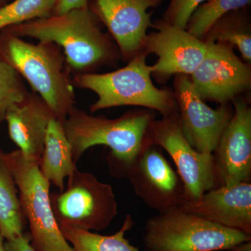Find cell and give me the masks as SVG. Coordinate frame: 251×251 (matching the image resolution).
<instances>
[{"instance_id": "obj_17", "label": "cell", "mask_w": 251, "mask_h": 251, "mask_svg": "<svg viewBox=\"0 0 251 251\" xmlns=\"http://www.w3.org/2000/svg\"><path fill=\"white\" fill-rule=\"evenodd\" d=\"M39 167L43 176L59 191L65 188L64 179L77 169L63 122L57 119H52L48 126Z\"/></svg>"}, {"instance_id": "obj_8", "label": "cell", "mask_w": 251, "mask_h": 251, "mask_svg": "<svg viewBox=\"0 0 251 251\" xmlns=\"http://www.w3.org/2000/svg\"><path fill=\"white\" fill-rule=\"evenodd\" d=\"M151 141L169 153L184 184L186 201L197 199L215 188L218 178L212 153L201 152L190 144L182 129L179 112L153 120Z\"/></svg>"}, {"instance_id": "obj_5", "label": "cell", "mask_w": 251, "mask_h": 251, "mask_svg": "<svg viewBox=\"0 0 251 251\" xmlns=\"http://www.w3.org/2000/svg\"><path fill=\"white\" fill-rule=\"evenodd\" d=\"M251 240V236L244 232L179 208L149 220L144 236L147 251H229Z\"/></svg>"}, {"instance_id": "obj_14", "label": "cell", "mask_w": 251, "mask_h": 251, "mask_svg": "<svg viewBox=\"0 0 251 251\" xmlns=\"http://www.w3.org/2000/svg\"><path fill=\"white\" fill-rule=\"evenodd\" d=\"M232 103V116L214 151L221 186H232L251 179V108L249 102L238 97Z\"/></svg>"}, {"instance_id": "obj_22", "label": "cell", "mask_w": 251, "mask_h": 251, "mask_svg": "<svg viewBox=\"0 0 251 251\" xmlns=\"http://www.w3.org/2000/svg\"><path fill=\"white\" fill-rule=\"evenodd\" d=\"M57 0H14L0 8V31L53 14Z\"/></svg>"}, {"instance_id": "obj_16", "label": "cell", "mask_w": 251, "mask_h": 251, "mask_svg": "<svg viewBox=\"0 0 251 251\" xmlns=\"http://www.w3.org/2000/svg\"><path fill=\"white\" fill-rule=\"evenodd\" d=\"M53 118L55 115L45 100L37 94L29 92L22 100L8 110L5 121L10 138L18 150L39 162L48 126Z\"/></svg>"}, {"instance_id": "obj_11", "label": "cell", "mask_w": 251, "mask_h": 251, "mask_svg": "<svg viewBox=\"0 0 251 251\" xmlns=\"http://www.w3.org/2000/svg\"><path fill=\"white\" fill-rule=\"evenodd\" d=\"M126 177L137 196L160 213L179 208L186 201L179 175L152 142L145 145Z\"/></svg>"}, {"instance_id": "obj_4", "label": "cell", "mask_w": 251, "mask_h": 251, "mask_svg": "<svg viewBox=\"0 0 251 251\" xmlns=\"http://www.w3.org/2000/svg\"><path fill=\"white\" fill-rule=\"evenodd\" d=\"M148 54L142 51L121 69L112 72L77 74L73 78L74 87L92 91L97 100L90 105L94 112L114 107H145L162 116L178 112L174 92L159 89L151 80Z\"/></svg>"}, {"instance_id": "obj_6", "label": "cell", "mask_w": 251, "mask_h": 251, "mask_svg": "<svg viewBox=\"0 0 251 251\" xmlns=\"http://www.w3.org/2000/svg\"><path fill=\"white\" fill-rule=\"evenodd\" d=\"M20 202L29 224L31 245L37 251H74L63 235L50 202V183L41 174L39 161L19 150L6 153Z\"/></svg>"}, {"instance_id": "obj_12", "label": "cell", "mask_w": 251, "mask_h": 251, "mask_svg": "<svg viewBox=\"0 0 251 251\" xmlns=\"http://www.w3.org/2000/svg\"><path fill=\"white\" fill-rule=\"evenodd\" d=\"M173 92L185 136L197 151L212 153L233 108L229 103L210 108L195 90L188 75H175Z\"/></svg>"}, {"instance_id": "obj_23", "label": "cell", "mask_w": 251, "mask_h": 251, "mask_svg": "<svg viewBox=\"0 0 251 251\" xmlns=\"http://www.w3.org/2000/svg\"><path fill=\"white\" fill-rule=\"evenodd\" d=\"M28 93L22 77L0 56V124L5 121L8 110Z\"/></svg>"}, {"instance_id": "obj_27", "label": "cell", "mask_w": 251, "mask_h": 251, "mask_svg": "<svg viewBox=\"0 0 251 251\" xmlns=\"http://www.w3.org/2000/svg\"><path fill=\"white\" fill-rule=\"evenodd\" d=\"M4 237L0 234V251H6L4 247Z\"/></svg>"}, {"instance_id": "obj_20", "label": "cell", "mask_w": 251, "mask_h": 251, "mask_svg": "<svg viewBox=\"0 0 251 251\" xmlns=\"http://www.w3.org/2000/svg\"><path fill=\"white\" fill-rule=\"evenodd\" d=\"M133 225V218L130 214H127L120 230L108 236L67 226H59L74 251H141L131 245L125 237Z\"/></svg>"}, {"instance_id": "obj_9", "label": "cell", "mask_w": 251, "mask_h": 251, "mask_svg": "<svg viewBox=\"0 0 251 251\" xmlns=\"http://www.w3.org/2000/svg\"><path fill=\"white\" fill-rule=\"evenodd\" d=\"M202 62L189 76L204 101L229 103L250 90L251 64L238 57L234 48L221 43H206Z\"/></svg>"}, {"instance_id": "obj_15", "label": "cell", "mask_w": 251, "mask_h": 251, "mask_svg": "<svg viewBox=\"0 0 251 251\" xmlns=\"http://www.w3.org/2000/svg\"><path fill=\"white\" fill-rule=\"evenodd\" d=\"M181 211L251 236V184L221 186L197 199L186 201Z\"/></svg>"}, {"instance_id": "obj_19", "label": "cell", "mask_w": 251, "mask_h": 251, "mask_svg": "<svg viewBox=\"0 0 251 251\" xmlns=\"http://www.w3.org/2000/svg\"><path fill=\"white\" fill-rule=\"evenodd\" d=\"M206 43H221L237 49L242 59L251 63V26L242 9L232 11L213 24L202 39Z\"/></svg>"}, {"instance_id": "obj_7", "label": "cell", "mask_w": 251, "mask_h": 251, "mask_svg": "<svg viewBox=\"0 0 251 251\" xmlns=\"http://www.w3.org/2000/svg\"><path fill=\"white\" fill-rule=\"evenodd\" d=\"M50 202L59 226L82 230H103L117 214L112 186L77 168L68 177L67 188L51 193Z\"/></svg>"}, {"instance_id": "obj_28", "label": "cell", "mask_w": 251, "mask_h": 251, "mask_svg": "<svg viewBox=\"0 0 251 251\" xmlns=\"http://www.w3.org/2000/svg\"><path fill=\"white\" fill-rule=\"evenodd\" d=\"M6 4V0H0V8Z\"/></svg>"}, {"instance_id": "obj_26", "label": "cell", "mask_w": 251, "mask_h": 251, "mask_svg": "<svg viewBox=\"0 0 251 251\" xmlns=\"http://www.w3.org/2000/svg\"><path fill=\"white\" fill-rule=\"evenodd\" d=\"M89 0H57L53 14H62L73 9L88 6Z\"/></svg>"}, {"instance_id": "obj_1", "label": "cell", "mask_w": 251, "mask_h": 251, "mask_svg": "<svg viewBox=\"0 0 251 251\" xmlns=\"http://www.w3.org/2000/svg\"><path fill=\"white\" fill-rule=\"evenodd\" d=\"M2 30L23 39L32 38L58 46L75 75L94 73L103 66L114 65L122 58L115 41L102 31L98 18L88 6Z\"/></svg>"}, {"instance_id": "obj_3", "label": "cell", "mask_w": 251, "mask_h": 251, "mask_svg": "<svg viewBox=\"0 0 251 251\" xmlns=\"http://www.w3.org/2000/svg\"><path fill=\"white\" fill-rule=\"evenodd\" d=\"M0 56L30 85L64 122L75 108L71 71L60 48L53 43H31L6 31H0Z\"/></svg>"}, {"instance_id": "obj_13", "label": "cell", "mask_w": 251, "mask_h": 251, "mask_svg": "<svg viewBox=\"0 0 251 251\" xmlns=\"http://www.w3.org/2000/svg\"><path fill=\"white\" fill-rule=\"evenodd\" d=\"M163 0H95L94 14L102 21L115 41L122 59L128 62L143 51L151 27L150 9Z\"/></svg>"}, {"instance_id": "obj_24", "label": "cell", "mask_w": 251, "mask_h": 251, "mask_svg": "<svg viewBox=\"0 0 251 251\" xmlns=\"http://www.w3.org/2000/svg\"><path fill=\"white\" fill-rule=\"evenodd\" d=\"M207 0H171L163 14V21L186 29L188 21L196 9Z\"/></svg>"}, {"instance_id": "obj_25", "label": "cell", "mask_w": 251, "mask_h": 251, "mask_svg": "<svg viewBox=\"0 0 251 251\" xmlns=\"http://www.w3.org/2000/svg\"><path fill=\"white\" fill-rule=\"evenodd\" d=\"M31 237L29 234L24 233L5 240L6 251H37L31 244Z\"/></svg>"}, {"instance_id": "obj_18", "label": "cell", "mask_w": 251, "mask_h": 251, "mask_svg": "<svg viewBox=\"0 0 251 251\" xmlns=\"http://www.w3.org/2000/svg\"><path fill=\"white\" fill-rule=\"evenodd\" d=\"M27 224L14 175L0 148V234L5 240L13 239L24 233Z\"/></svg>"}, {"instance_id": "obj_10", "label": "cell", "mask_w": 251, "mask_h": 251, "mask_svg": "<svg viewBox=\"0 0 251 251\" xmlns=\"http://www.w3.org/2000/svg\"><path fill=\"white\" fill-rule=\"evenodd\" d=\"M156 31L148 34L143 51L154 54L156 63L150 65L151 76L164 82L173 75L190 76L200 65L207 50V44L186 29L158 20L151 24Z\"/></svg>"}, {"instance_id": "obj_21", "label": "cell", "mask_w": 251, "mask_h": 251, "mask_svg": "<svg viewBox=\"0 0 251 251\" xmlns=\"http://www.w3.org/2000/svg\"><path fill=\"white\" fill-rule=\"evenodd\" d=\"M251 0H208L193 12L186 30L198 39H203L216 21L228 13L244 9Z\"/></svg>"}, {"instance_id": "obj_2", "label": "cell", "mask_w": 251, "mask_h": 251, "mask_svg": "<svg viewBox=\"0 0 251 251\" xmlns=\"http://www.w3.org/2000/svg\"><path fill=\"white\" fill-rule=\"evenodd\" d=\"M150 110H130L116 119L94 116L74 108L63 125L76 163L88 149L97 145L108 147L110 170L126 176L145 145L150 143V128L154 120Z\"/></svg>"}]
</instances>
